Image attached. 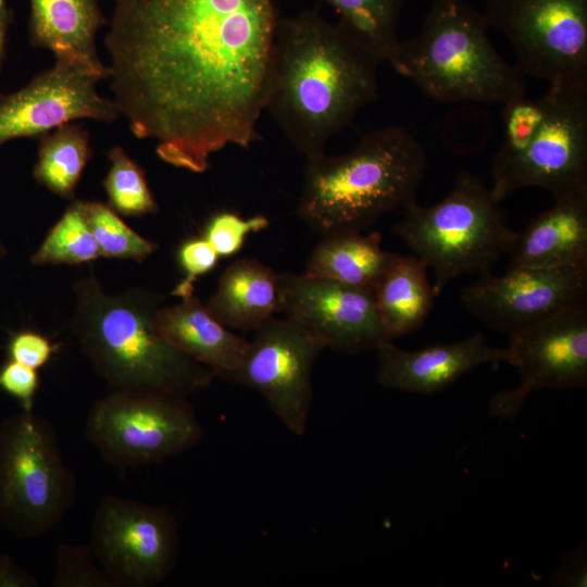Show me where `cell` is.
Returning <instances> with one entry per match:
<instances>
[{
    "label": "cell",
    "instance_id": "obj_1",
    "mask_svg": "<svg viewBox=\"0 0 587 587\" xmlns=\"http://www.w3.org/2000/svg\"><path fill=\"white\" fill-rule=\"evenodd\" d=\"M278 20L273 0H115L109 76L134 136L193 173L227 146L248 148L265 110Z\"/></svg>",
    "mask_w": 587,
    "mask_h": 587
},
{
    "label": "cell",
    "instance_id": "obj_2",
    "mask_svg": "<svg viewBox=\"0 0 587 587\" xmlns=\"http://www.w3.org/2000/svg\"><path fill=\"white\" fill-rule=\"evenodd\" d=\"M377 55L340 22L304 10L278 20L265 110L298 152L332 137L377 98Z\"/></svg>",
    "mask_w": 587,
    "mask_h": 587
},
{
    "label": "cell",
    "instance_id": "obj_3",
    "mask_svg": "<svg viewBox=\"0 0 587 587\" xmlns=\"http://www.w3.org/2000/svg\"><path fill=\"white\" fill-rule=\"evenodd\" d=\"M74 291L72 330L95 371L113 388L189 397L210 387L214 373L157 333L153 319L161 296L139 288L108 295L93 274L78 280Z\"/></svg>",
    "mask_w": 587,
    "mask_h": 587
},
{
    "label": "cell",
    "instance_id": "obj_4",
    "mask_svg": "<svg viewBox=\"0 0 587 587\" xmlns=\"http://www.w3.org/2000/svg\"><path fill=\"white\" fill-rule=\"evenodd\" d=\"M426 166L422 145L405 128L369 132L346 153L307 158L298 215L322 236L362 232L415 200Z\"/></svg>",
    "mask_w": 587,
    "mask_h": 587
},
{
    "label": "cell",
    "instance_id": "obj_5",
    "mask_svg": "<svg viewBox=\"0 0 587 587\" xmlns=\"http://www.w3.org/2000/svg\"><path fill=\"white\" fill-rule=\"evenodd\" d=\"M483 13L463 0H434L419 35L402 42L405 77L441 102L507 104L525 80L492 46Z\"/></svg>",
    "mask_w": 587,
    "mask_h": 587
},
{
    "label": "cell",
    "instance_id": "obj_6",
    "mask_svg": "<svg viewBox=\"0 0 587 587\" xmlns=\"http://www.w3.org/2000/svg\"><path fill=\"white\" fill-rule=\"evenodd\" d=\"M490 188L470 173H460L440 202L404 208L394 232L432 268L436 296L453 278L490 272L515 237Z\"/></svg>",
    "mask_w": 587,
    "mask_h": 587
},
{
    "label": "cell",
    "instance_id": "obj_7",
    "mask_svg": "<svg viewBox=\"0 0 587 587\" xmlns=\"http://www.w3.org/2000/svg\"><path fill=\"white\" fill-rule=\"evenodd\" d=\"M76 496V478L63 459L51 423L30 412L0 432V515L23 536L50 532Z\"/></svg>",
    "mask_w": 587,
    "mask_h": 587
},
{
    "label": "cell",
    "instance_id": "obj_8",
    "mask_svg": "<svg viewBox=\"0 0 587 587\" xmlns=\"http://www.w3.org/2000/svg\"><path fill=\"white\" fill-rule=\"evenodd\" d=\"M85 436L109 464L132 467L179 455L203 432L188 397L113 388L90 407Z\"/></svg>",
    "mask_w": 587,
    "mask_h": 587
},
{
    "label": "cell",
    "instance_id": "obj_9",
    "mask_svg": "<svg viewBox=\"0 0 587 587\" xmlns=\"http://www.w3.org/2000/svg\"><path fill=\"white\" fill-rule=\"evenodd\" d=\"M544 117L527 146L494 160L491 193L501 202L519 189L541 187L554 199L587 190V82L549 84Z\"/></svg>",
    "mask_w": 587,
    "mask_h": 587
},
{
    "label": "cell",
    "instance_id": "obj_10",
    "mask_svg": "<svg viewBox=\"0 0 587 587\" xmlns=\"http://www.w3.org/2000/svg\"><path fill=\"white\" fill-rule=\"evenodd\" d=\"M484 15L524 77L587 82V0H486Z\"/></svg>",
    "mask_w": 587,
    "mask_h": 587
},
{
    "label": "cell",
    "instance_id": "obj_11",
    "mask_svg": "<svg viewBox=\"0 0 587 587\" xmlns=\"http://www.w3.org/2000/svg\"><path fill=\"white\" fill-rule=\"evenodd\" d=\"M178 541L166 508L108 495L95 511L89 545L115 587H155L174 572Z\"/></svg>",
    "mask_w": 587,
    "mask_h": 587
},
{
    "label": "cell",
    "instance_id": "obj_12",
    "mask_svg": "<svg viewBox=\"0 0 587 587\" xmlns=\"http://www.w3.org/2000/svg\"><path fill=\"white\" fill-rule=\"evenodd\" d=\"M509 364L520 383L495 394L489 414L515 420L527 397L538 389H583L587 386V307L571 309L510 336Z\"/></svg>",
    "mask_w": 587,
    "mask_h": 587
},
{
    "label": "cell",
    "instance_id": "obj_13",
    "mask_svg": "<svg viewBox=\"0 0 587 587\" xmlns=\"http://www.w3.org/2000/svg\"><path fill=\"white\" fill-rule=\"evenodd\" d=\"M463 305L491 329L509 336L560 312L587 307V263L491 272L465 287Z\"/></svg>",
    "mask_w": 587,
    "mask_h": 587
},
{
    "label": "cell",
    "instance_id": "obj_14",
    "mask_svg": "<svg viewBox=\"0 0 587 587\" xmlns=\"http://www.w3.org/2000/svg\"><path fill=\"white\" fill-rule=\"evenodd\" d=\"M323 347L289 321L271 317L249 341L237 383L258 391L295 435L307 430L312 405V374Z\"/></svg>",
    "mask_w": 587,
    "mask_h": 587
},
{
    "label": "cell",
    "instance_id": "obj_15",
    "mask_svg": "<svg viewBox=\"0 0 587 587\" xmlns=\"http://www.w3.org/2000/svg\"><path fill=\"white\" fill-rule=\"evenodd\" d=\"M282 312L323 349L341 353L376 350L389 340L373 288L305 274H280Z\"/></svg>",
    "mask_w": 587,
    "mask_h": 587
},
{
    "label": "cell",
    "instance_id": "obj_16",
    "mask_svg": "<svg viewBox=\"0 0 587 587\" xmlns=\"http://www.w3.org/2000/svg\"><path fill=\"white\" fill-rule=\"evenodd\" d=\"M99 80L55 60L25 87L0 97V147L16 138H40L78 118L114 121L120 113L114 101L97 92Z\"/></svg>",
    "mask_w": 587,
    "mask_h": 587
},
{
    "label": "cell",
    "instance_id": "obj_17",
    "mask_svg": "<svg viewBox=\"0 0 587 587\" xmlns=\"http://www.w3.org/2000/svg\"><path fill=\"white\" fill-rule=\"evenodd\" d=\"M378 383L410 394H434L453 384L466 372L508 362L507 349L488 346L482 333L452 344H435L419 350H403L387 340L377 349Z\"/></svg>",
    "mask_w": 587,
    "mask_h": 587
},
{
    "label": "cell",
    "instance_id": "obj_18",
    "mask_svg": "<svg viewBox=\"0 0 587 587\" xmlns=\"http://www.w3.org/2000/svg\"><path fill=\"white\" fill-rule=\"evenodd\" d=\"M153 324L172 347L215 376L237 383L249 341L218 322L193 294L159 307Z\"/></svg>",
    "mask_w": 587,
    "mask_h": 587
},
{
    "label": "cell",
    "instance_id": "obj_19",
    "mask_svg": "<svg viewBox=\"0 0 587 587\" xmlns=\"http://www.w3.org/2000/svg\"><path fill=\"white\" fill-rule=\"evenodd\" d=\"M554 200L552 208L515 232L508 268L587 263V190Z\"/></svg>",
    "mask_w": 587,
    "mask_h": 587
},
{
    "label": "cell",
    "instance_id": "obj_20",
    "mask_svg": "<svg viewBox=\"0 0 587 587\" xmlns=\"http://www.w3.org/2000/svg\"><path fill=\"white\" fill-rule=\"evenodd\" d=\"M29 38L35 47L50 50L99 79L110 70L98 58L96 34L105 24L98 0H29Z\"/></svg>",
    "mask_w": 587,
    "mask_h": 587
},
{
    "label": "cell",
    "instance_id": "obj_21",
    "mask_svg": "<svg viewBox=\"0 0 587 587\" xmlns=\"http://www.w3.org/2000/svg\"><path fill=\"white\" fill-rule=\"evenodd\" d=\"M204 305L229 329L254 332L282 312L280 273L255 259L235 260Z\"/></svg>",
    "mask_w": 587,
    "mask_h": 587
},
{
    "label": "cell",
    "instance_id": "obj_22",
    "mask_svg": "<svg viewBox=\"0 0 587 587\" xmlns=\"http://www.w3.org/2000/svg\"><path fill=\"white\" fill-rule=\"evenodd\" d=\"M427 264L416 255H391L373 291L389 340L419 329L435 304Z\"/></svg>",
    "mask_w": 587,
    "mask_h": 587
},
{
    "label": "cell",
    "instance_id": "obj_23",
    "mask_svg": "<svg viewBox=\"0 0 587 587\" xmlns=\"http://www.w3.org/2000/svg\"><path fill=\"white\" fill-rule=\"evenodd\" d=\"M382 236L344 230L323 236L312 249L303 274L352 286L374 288L392 253L385 251Z\"/></svg>",
    "mask_w": 587,
    "mask_h": 587
},
{
    "label": "cell",
    "instance_id": "obj_24",
    "mask_svg": "<svg viewBox=\"0 0 587 587\" xmlns=\"http://www.w3.org/2000/svg\"><path fill=\"white\" fill-rule=\"evenodd\" d=\"M339 22L369 47L382 63L405 77L398 23L402 0H323Z\"/></svg>",
    "mask_w": 587,
    "mask_h": 587
},
{
    "label": "cell",
    "instance_id": "obj_25",
    "mask_svg": "<svg viewBox=\"0 0 587 587\" xmlns=\"http://www.w3.org/2000/svg\"><path fill=\"white\" fill-rule=\"evenodd\" d=\"M92 150L88 132L73 122L40 137L35 179L62 198H72Z\"/></svg>",
    "mask_w": 587,
    "mask_h": 587
},
{
    "label": "cell",
    "instance_id": "obj_26",
    "mask_svg": "<svg viewBox=\"0 0 587 587\" xmlns=\"http://www.w3.org/2000/svg\"><path fill=\"white\" fill-rule=\"evenodd\" d=\"M99 257L98 243L85 216L84 201L74 200L49 230L30 262L36 265L79 264Z\"/></svg>",
    "mask_w": 587,
    "mask_h": 587
},
{
    "label": "cell",
    "instance_id": "obj_27",
    "mask_svg": "<svg viewBox=\"0 0 587 587\" xmlns=\"http://www.w3.org/2000/svg\"><path fill=\"white\" fill-rule=\"evenodd\" d=\"M108 158L110 170L103 185L109 205L124 216H142L158 211L145 172L121 147H113Z\"/></svg>",
    "mask_w": 587,
    "mask_h": 587
},
{
    "label": "cell",
    "instance_id": "obj_28",
    "mask_svg": "<svg viewBox=\"0 0 587 587\" xmlns=\"http://www.w3.org/2000/svg\"><path fill=\"white\" fill-rule=\"evenodd\" d=\"M87 223L102 258L142 262L158 248L128 227L109 204L84 201Z\"/></svg>",
    "mask_w": 587,
    "mask_h": 587
},
{
    "label": "cell",
    "instance_id": "obj_29",
    "mask_svg": "<svg viewBox=\"0 0 587 587\" xmlns=\"http://www.w3.org/2000/svg\"><path fill=\"white\" fill-rule=\"evenodd\" d=\"M52 587H115L98 563L90 545L57 547Z\"/></svg>",
    "mask_w": 587,
    "mask_h": 587
},
{
    "label": "cell",
    "instance_id": "obj_30",
    "mask_svg": "<svg viewBox=\"0 0 587 587\" xmlns=\"http://www.w3.org/2000/svg\"><path fill=\"white\" fill-rule=\"evenodd\" d=\"M544 117L541 98H520L504 104V140L495 160L508 159L522 151L529 142Z\"/></svg>",
    "mask_w": 587,
    "mask_h": 587
},
{
    "label": "cell",
    "instance_id": "obj_31",
    "mask_svg": "<svg viewBox=\"0 0 587 587\" xmlns=\"http://www.w3.org/2000/svg\"><path fill=\"white\" fill-rule=\"evenodd\" d=\"M263 215L248 218L234 212H220L213 215L205 226L204 238L218 257H230L237 253L249 234L258 233L268 226Z\"/></svg>",
    "mask_w": 587,
    "mask_h": 587
},
{
    "label": "cell",
    "instance_id": "obj_32",
    "mask_svg": "<svg viewBox=\"0 0 587 587\" xmlns=\"http://www.w3.org/2000/svg\"><path fill=\"white\" fill-rule=\"evenodd\" d=\"M218 259V254L204 237L185 241L178 250V261L185 276L175 286L172 295L184 298L193 294L195 280L213 270Z\"/></svg>",
    "mask_w": 587,
    "mask_h": 587
},
{
    "label": "cell",
    "instance_id": "obj_33",
    "mask_svg": "<svg viewBox=\"0 0 587 587\" xmlns=\"http://www.w3.org/2000/svg\"><path fill=\"white\" fill-rule=\"evenodd\" d=\"M39 385L37 370L10 360L0 367V388L20 401L25 412L33 409Z\"/></svg>",
    "mask_w": 587,
    "mask_h": 587
},
{
    "label": "cell",
    "instance_id": "obj_34",
    "mask_svg": "<svg viewBox=\"0 0 587 587\" xmlns=\"http://www.w3.org/2000/svg\"><path fill=\"white\" fill-rule=\"evenodd\" d=\"M7 350L11 360L37 370L49 361L53 347L45 336L22 330L11 336Z\"/></svg>",
    "mask_w": 587,
    "mask_h": 587
},
{
    "label": "cell",
    "instance_id": "obj_35",
    "mask_svg": "<svg viewBox=\"0 0 587 587\" xmlns=\"http://www.w3.org/2000/svg\"><path fill=\"white\" fill-rule=\"evenodd\" d=\"M551 582L555 586H586V548L578 547L567 553L552 575Z\"/></svg>",
    "mask_w": 587,
    "mask_h": 587
},
{
    "label": "cell",
    "instance_id": "obj_36",
    "mask_svg": "<svg viewBox=\"0 0 587 587\" xmlns=\"http://www.w3.org/2000/svg\"><path fill=\"white\" fill-rule=\"evenodd\" d=\"M0 586L37 587L38 580L30 574L16 569L5 559L0 560Z\"/></svg>",
    "mask_w": 587,
    "mask_h": 587
},
{
    "label": "cell",
    "instance_id": "obj_37",
    "mask_svg": "<svg viewBox=\"0 0 587 587\" xmlns=\"http://www.w3.org/2000/svg\"><path fill=\"white\" fill-rule=\"evenodd\" d=\"M13 12L5 3L0 5V70L2 66L4 51H5V36L8 27L12 21Z\"/></svg>",
    "mask_w": 587,
    "mask_h": 587
},
{
    "label": "cell",
    "instance_id": "obj_38",
    "mask_svg": "<svg viewBox=\"0 0 587 587\" xmlns=\"http://www.w3.org/2000/svg\"><path fill=\"white\" fill-rule=\"evenodd\" d=\"M5 254V248L3 247L1 240H0V260L2 259V257Z\"/></svg>",
    "mask_w": 587,
    "mask_h": 587
},
{
    "label": "cell",
    "instance_id": "obj_39",
    "mask_svg": "<svg viewBox=\"0 0 587 587\" xmlns=\"http://www.w3.org/2000/svg\"><path fill=\"white\" fill-rule=\"evenodd\" d=\"M3 3H5L4 0H0V5L3 4Z\"/></svg>",
    "mask_w": 587,
    "mask_h": 587
}]
</instances>
